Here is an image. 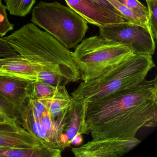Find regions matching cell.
<instances>
[{"label":"cell","instance_id":"cell-1","mask_svg":"<svg viewBox=\"0 0 157 157\" xmlns=\"http://www.w3.org/2000/svg\"><path fill=\"white\" fill-rule=\"evenodd\" d=\"M84 119L93 139L136 137L157 125V77L104 99L86 102Z\"/></svg>","mask_w":157,"mask_h":157},{"label":"cell","instance_id":"cell-2","mask_svg":"<svg viewBox=\"0 0 157 157\" xmlns=\"http://www.w3.org/2000/svg\"><path fill=\"white\" fill-rule=\"evenodd\" d=\"M17 53L62 76L67 84L78 82L80 74L72 52L46 31L28 23L7 36L0 37Z\"/></svg>","mask_w":157,"mask_h":157},{"label":"cell","instance_id":"cell-3","mask_svg":"<svg viewBox=\"0 0 157 157\" xmlns=\"http://www.w3.org/2000/svg\"><path fill=\"white\" fill-rule=\"evenodd\" d=\"M155 67L151 55L136 54L97 78L82 82L71 95L86 102L104 99L137 86Z\"/></svg>","mask_w":157,"mask_h":157},{"label":"cell","instance_id":"cell-4","mask_svg":"<svg viewBox=\"0 0 157 157\" xmlns=\"http://www.w3.org/2000/svg\"><path fill=\"white\" fill-rule=\"evenodd\" d=\"M135 55L127 47L100 35L82 40L72 52L84 82L97 78Z\"/></svg>","mask_w":157,"mask_h":157},{"label":"cell","instance_id":"cell-5","mask_svg":"<svg viewBox=\"0 0 157 157\" xmlns=\"http://www.w3.org/2000/svg\"><path fill=\"white\" fill-rule=\"evenodd\" d=\"M31 21L68 49L81 42L89 28L82 17L57 2H40L33 9Z\"/></svg>","mask_w":157,"mask_h":157},{"label":"cell","instance_id":"cell-6","mask_svg":"<svg viewBox=\"0 0 157 157\" xmlns=\"http://www.w3.org/2000/svg\"><path fill=\"white\" fill-rule=\"evenodd\" d=\"M99 28L101 36L127 47L136 54H154L155 40L150 29L146 26L128 21Z\"/></svg>","mask_w":157,"mask_h":157},{"label":"cell","instance_id":"cell-7","mask_svg":"<svg viewBox=\"0 0 157 157\" xmlns=\"http://www.w3.org/2000/svg\"><path fill=\"white\" fill-rule=\"evenodd\" d=\"M141 141L132 138H107L93 139L71 151L76 157H118L123 156L136 147Z\"/></svg>","mask_w":157,"mask_h":157},{"label":"cell","instance_id":"cell-8","mask_svg":"<svg viewBox=\"0 0 157 157\" xmlns=\"http://www.w3.org/2000/svg\"><path fill=\"white\" fill-rule=\"evenodd\" d=\"M39 146H45L36 136L23 127L17 118L0 122V147L11 148Z\"/></svg>","mask_w":157,"mask_h":157},{"label":"cell","instance_id":"cell-9","mask_svg":"<svg viewBox=\"0 0 157 157\" xmlns=\"http://www.w3.org/2000/svg\"><path fill=\"white\" fill-rule=\"evenodd\" d=\"M68 6L88 23L98 27L128 22L125 18L114 15L98 6L92 0H65Z\"/></svg>","mask_w":157,"mask_h":157},{"label":"cell","instance_id":"cell-10","mask_svg":"<svg viewBox=\"0 0 157 157\" xmlns=\"http://www.w3.org/2000/svg\"><path fill=\"white\" fill-rule=\"evenodd\" d=\"M42 70L41 66L19 54L0 59V76L33 82L37 81V74Z\"/></svg>","mask_w":157,"mask_h":157},{"label":"cell","instance_id":"cell-11","mask_svg":"<svg viewBox=\"0 0 157 157\" xmlns=\"http://www.w3.org/2000/svg\"><path fill=\"white\" fill-rule=\"evenodd\" d=\"M86 102L74 100L65 125L64 135L69 147L72 144L80 145L82 142V135L89 134L84 119Z\"/></svg>","mask_w":157,"mask_h":157},{"label":"cell","instance_id":"cell-12","mask_svg":"<svg viewBox=\"0 0 157 157\" xmlns=\"http://www.w3.org/2000/svg\"><path fill=\"white\" fill-rule=\"evenodd\" d=\"M30 82L0 76V96L9 101L19 112L26 103L27 88Z\"/></svg>","mask_w":157,"mask_h":157},{"label":"cell","instance_id":"cell-13","mask_svg":"<svg viewBox=\"0 0 157 157\" xmlns=\"http://www.w3.org/2000/svg\"><path fill=\"white\" fill-rule=\"evenodd\" d=\"M17 118L19 124L23 127L36 136L44 146L53 148L46 130L40 119L35 116L31 106L27 102L18 112Z\"/></svg>","mask_w":157,"mask_h":157},{"label":"cell","instance_id":"cell-14","mask_svg":"<svg viewBox=\"0 0 157 157\" xmlns=\"http://www.w3.org/2000/svg\"><path fill=\"white\" fill-rule=\"evenodd\" d=\"M40 100L44 103L49 114L53 117H56L70 107L74 99L68 93L65 85H61L53 96Z\"/></svg>","mask_w":157,"mask_h":157},{"label":"cell","instance_id":"cell-15","mask_svg":"<svg viewBox=\"0 0 157 157\" xmlns=\"http://www.w3.org/2000/svg\"><path fill=\"white\" fill-rule=\"evenodd\" d=\"M62 150L44 146L27 147L11 148L0 157H59Z\"/></svg>","mask_w":157,"mask_h":157},{"label":"cell","instance_id":"cell-16","mask_svg":"<svg viewBox=\"0 0 157 157\" xmlns=\"http://www.w3.org/2000/svg\"><path fill=\"white\" fill-rule=\"evenodd\" d=\"M59 86H52L41 81L30 82L27 88V98L40 100L50 98L54 95Z\"/></svg>","mask_w":157,"mask_h":157},{"label":"cell","instance_id":"cell-17","mask_svg":"<svg viewBox=\"0 0 157 157\" xmlns=\"http://www.w3.org/2000/svg\"><path fill=\"white\" fill-rule=\"evenodd\" d=\"M6 7L10 14L13 16L25 17L33 9L36 0H4Z\"/></svg>","mask_w":157,"mask_h":157},{"label":"cell","instance_id":"cell-18","mask_svg":"<svg viewBox=\"0 0 157 157\" xmlns=\"http://www.w3.org/2000/svg\"><path fill=\"white\" fill-rule=\"evenodd\" d=\"M117 10L121 13L123 17L128 21V22L140 25L146 26L150 29L149 25L136 14L130 10L128 8L124 6L117 0H107Z\"/></svg>","mask_w":157,"mask_h":157},{"label":"cell","instance_id":"cell-19","mask_svg":"<svg viewBox=\"0 0 157 157\" xmlns=\"http://www.w3.org/2000/svg\"><path fill=\"white\" fill-rule=\"evenodd\" d=\"M142 19L148 25V11L147 8L140 3L138 0H117Z\"/></svg>","mask_w":157,"mask_h":157},{"label":"cell","instance_id":"cell-20","mask_svg":"<svg viewBox=\"0 0 157 157\" xmlns=\"http://www.w3.org/2000/svg\"><path fill=\"white\" fill-rule=\"evenodd\" d=\"M37 81H41L53 86L67 85L65 79L62 76L45 70L41 71L38 72Z\"/></svg>","mask_w":157,"mask_h":157},{"label":"cell","instance_id":"cell-21","mask_svg":"<svg viewBox=\"0 0 157 157\" xmlns=\"http://www.w3.org/2000/svg\"><path fill=\"white\" fill-rule=\"evenodd\" d=\"M150 30L154 40L157 39V0H147Z\"/></svg>","mask_w":157,"mask_h":157},{"label":"cell","instance_id":"cell-22","mask_svg":"<svg viewBox=\"0 0 157 157\" xmlns=\"http://www.w3.org/2000/svg\"><path fill=\"white\" fill-rule=\"evenodd\" d=\"M7 8L0 0V37H3L7 33L14 29V25L11 23L8 19Z\"/></svg>","mask_w":157,"mask_h":157},{"label":"cell","instance_id":"cell-23","mask_svg":"<svg viewBox=\"0 0 157 157\" xmlns=\"http://www.w3.org/2000/svg\"><path fill=\"white\" fill-rule=\"evenodd\" d=\"M0 107L3 109L9 116L17 118L18 112L16 108L6 99L0 96Z\"/></svg>","mask_w":157,"mask_h":157},{"label":"cell","instance_id":"cell-24","mask_svg":"<svg viewBox=\"0 0 157 157\" xmlns=\"http://www.w3.org/2000/svg\"><path fill=\"white\" fill-rule=\"evenodd\" d=\"M18 53L7 43L0 39V59L13 56Z\"/></svg>","mask_w":157,"mask_h":157},{"label":"cell","instance_id":"cell-25","mask_svg":"<svg viewBox=\"0 0 157 157\" xmlns=\"http://www.w3.org/2000/svg\"><path fill=\"white\" fill-rule=\"evenodd\" d=\"M98 6L114 15L123 17L121 13L107 0H92Z\"/></svg>","mask_w":157,"mask_h":157},{"label":"cell","instance_id":"cell-26","mask_svg":"<svg viewBox=\"0 0 157 157\" xmlns=\"http://www.w3.org/2000/svg\"><path fill=\"white\" fill-rule=\"evenodd\" d=\"M13 118H14L9 116L3 111V109L0 107V122L8 121V120L13 119Z\"/></svg>","mask_w":157,"mask_h":157},{"label":"cell","instance_id":"cell-27","mask_svg":"<svg viewBox=\"0 0 157 157\" xmlns=\"http://www.w3.org/2000/svg\"><path fill=\"white\" fill-rule=\"evenodd\" d=\"M9 148H4V147H0V156H1V154L4 152V151H6L7 150L9 149Z\"/></svg>","mask_w":157,"mask_h":157},{"label":"cell","instance_id":"cell-28","mask_svg":"<svg viewBox=\"0 0 157 157\" xmlns=\"http://www.w3.org/2000/svg\"><path fill=\"white\" fill-rule=\"evenodd\" d=\"M146 1H147V0H146Z\"/></svg>","mask_w":157,"mask_h":157}]
</instances>
